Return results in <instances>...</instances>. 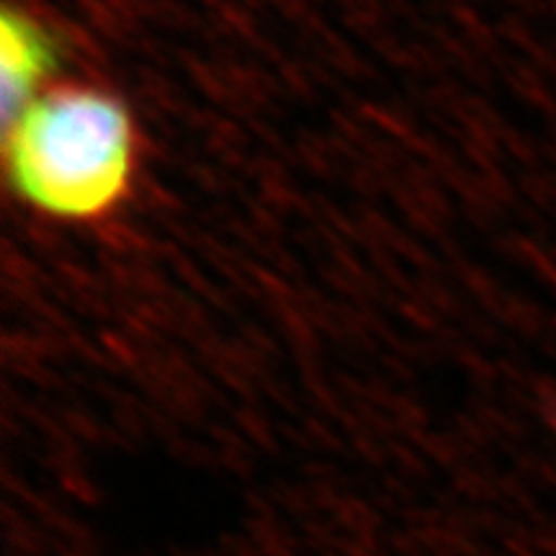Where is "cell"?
Listing matches in <instances>:
<instances>
[{"mask_svg":"<svg viewBox=\"0 0 556 556\" xmlns=\"http://www.w3.org/2000/svg\"><path fill=\"white\" fill-rule=\"evenodd\" d=\"M5 165L26 204L65 222H96L127 199L137 131L114 96L88 86L39 93L9 122Z\"/></svg>","mask_w":556,"mask_h":556,"instance_id":"obj_1","label":"cell"},{"mask_svg":"<svg viewBox=\"0 0 556 556\" xmlns=\"http://www.w3.org/2000/svg\"><path fill=\"white\" fill-rule=\"evenodd\" d=\"M58 60V45L47 26L26 11L5 9L0 18V65H3V109L13 119L26 103L37 99V88Z\"/></svg>","mask_w":556,"mask_h":556,"instance_id":"obj_2","label":"cell"}]
</instances>
